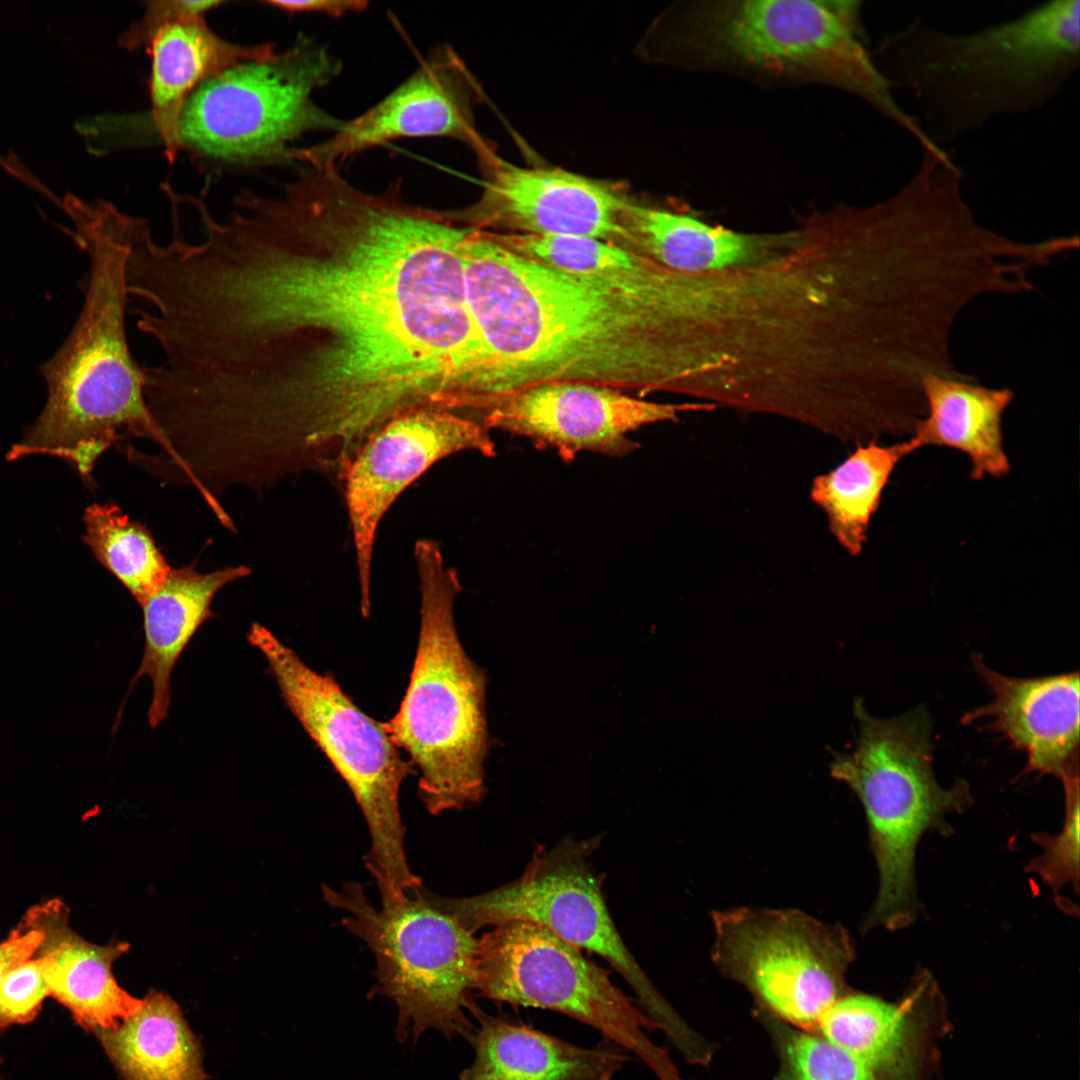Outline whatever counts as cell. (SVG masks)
Instances as JSON below:
<instances>
[{"label":"cell","mask_w":1080,"mask_h":1080,"mask_svg":"<svg viewBox=\"0 0 1080 1080\" xmlns=\"http://www.w3.org/2000/svg\"><path fill=\"white\" fill-rule=\"evenodd\" d=\"M180 262L176 309L207 419L269 481L339 480L360 446L418 408L460 410L491 354L467 305L472 227L303 165L282 193L243 191Z\"/></svg>","instance_id":"cell-1"},{"label":"cell","mask_w":1080,"mask_h":1080,"mask_svg":"<svg viewBox=\"0 0 1080 1080\" xmlns=\"http://www.w3.org/2000/svg\"><path fill=\"white\" fill-rule=\"evenodd\" d=\"M462 263L494 363L486 401L552 381L685 393L684 329L668 307L522 257L480 229Z\"/></svg>","instance_id":"cell-2"},{"label":"cell","mask_w":1080,"mask_h":1080,"mask_svg":"<svg viewBox=\"0 0 1080 1080\" xmlns=\"http://www.w3.org/2000/svg\"><path fill=\"white\" fill-rule=\"evenodd\" d=\"M62 208L73 242L88 258L84 300L76 322L41 372L47 400L41 414L7 454L66 460L85 482L98 459L130 437L165 449L164 437L145 398L148 368L128 341L127 263L133 216L107 200L67 195Z\"/></svg>","instance_id":"cell-3"},{"label":"cell","mask_w":1080,"mask_h":1080,"mask_svg":"<svg viewBox=\"0 0 1080 1080\" xmlns=\"http://www.w3.org/2000/svg\"><path fill=\"white\" fill-rule=\"evenodd\" d=\"M944 147L989 122L1047 106L1080 65V1L1052 0L970 32L914 18L871 51Z\"/></svg>","instance_id":"cell-4"},{"label":"cell","mask_w":1080,"mask_h":1080,"mask_svg":"<svg viewBox=\"0 0 1080 1080\" xmlns=\"http://www.w3.org/2000/svg\"><path fill=\"white\" fill-rule=\"evenodd\" d=\"M662 57L758 84H821L857 97L916 143L926 134L866 46L855 0H704L674 8Z\"/></svg>","instance_id":"cell-5"},{"label":"cell","mask_w":1080,"mask_h":1080,"mask_svg":"<svg viewBox=\"0 0 1080 1080\" xmlns=\"http://www.w3.org/2000/svg\"><path fill=\"white\" fill-rule=\"evenodd\" d=\"M414 556L421 594L418 646L399 709L383 725L418 768L426 810L440 815L471 807L486 793L487 679L457 633V571L446 565L435 540H418Z\"/></svg>","instance_id":"cell-6"},{"label":"cell","mask_w":1080,"mask_h":1080,"mask_svg":"<svg viewBox=\"0 0 1080 1080\" xmlns=\"http://www.w3.org/2000/svg\"><path fill=\"white\" fill-rule=\"evenodd\" d=\"M858 737L851 752H832L830 775L860 800L879 887L863 928L898 930L917 918L915 856L924 833H951L946 817L972 803L968 783L943 787L933 771L932 721L924 706L894 718L853 703Z\"/></svg>","instance_id":"cell-7"},{"label":"cell","mask_w":1080,"mask_h":1080,"mask_svg":"<svg viewBox=\"0 0 1080 1080\" xmlns=\"http://www.w3.org/2000/svg\"><path fill=\"white\" fill-rule=\"evenodd\" d=\"M321 890L329 906L346 912L342 924L374 955L372 993L395 1003L398 1041L416 1042L430 1029L469 1039L472 1018L483 1013L475 1002V933L437 906L423 886L380 906L356 881L337 889L323 884Z\"/></svg>","instance_id":"cell-8"},{"label":"cell","mask_w":1080,"mask_h":1080,"mask_svg":"<svg viewBox=\"0 0 1080 1080\" xmlns=\"http://www.w3.org/2000/svg\"><path fill=\"white\" fill-rule=\"evenodd\" d=\"M247 640L266 659L280 695L353 794L368 827L365 867L381 900L422 886L404 847L399 793L414 773L383 723L365 714L329 674L308 667L271 630L253 623Z\"/></svg>","instance_id":"cell-9"},{"label":"cell","mask_w":1080,"mask_h":1080,"mask_svg":"<svg viewBox=\"0 0 1080 1080\" xmlns=\"http://www.w3.org/2000/svg\"><path fill=\"white\" fill-rule=\"evenodd\" d=\"M342 70L327 46L300 33L271 58L229 68L195 89L179 117L180 149L240 167L293 163L295 141L343 125L313 99Z\"/></svg>","instance_id":"cell-10"},{"label":"cell","mask_w":1080,"mask_h":1080,"mask_svg":"<svg viewBox=\"0 0 1080 1080\" xmlns=\"http://www.w3.org/2000/svg\"><path fill=\"white\" fill-rule=\"evenodd\" d=\"M592 840L566 839L537 848L523 873L500 887L461 898L429 892L431 900L473 933L510 921L538 924L604 959L626 981L640 1010L684 1058L704 1039L654 986L623 941L605 902L590 854Z\"/></svg>","instance_id":"cell-11"},{"label":"cell","mask_w":1080,"mask_h":1080,"mask_svg":"<svg viewBox=\"0 0 1080 1080\" xmlns=\"http://www.w3.org/2000/svg\"><path fill=\"white\" fill-rule=\"evenodd\" d=\"M477 992L571 1017L634 1054L658 1080H683L668 1051L648 1036L655 1026L610 972L538 924L510 921L478 938Z\"/></svg>","instance_id":"cell-12"},{"label":"cell","mask_w":1080,"mask_h":1080,"mask_svg":"<svg viewBox=\"0 0 1080 1080\" xmlns=\"http://www.w3.org/2000/svg\"><path fill=\"white\" fill-rule=\"evenodd\" d=\"M711 916L714 964L751 993L763 1014L815 1032L849 993L845 976L855 947L840 924L795 909L735 907Z\"/></svg>","instance_id":"cell-13"},{"label":"cell","mask_w":1080,"mask_h":1080,"mask_svg":"<svg viewBox=\"0 0 1080 1080\" xmlns=\"http://www.w3.org/2000/svg\"><path fill=\"white\" fill-rule=\"evenodd\" d=\"M462 451L495 456L477 419L418 408L384 424L356 451L341 481L356 554L362 615L370 613L371 568L379 524L397 497L437 461Z\"/></svg>","instance_id":"cell-14"},{"label":"cell","mask_w":1080,"mask_h":1080,"mask_svg":"<svg viewBox=\"0 0 1080 1080\" xmlns=\"http://www.w3.org/2000/svg\"><path fill=\"white\" fill-rule=\"evenodd\" d=\"M709 403H661L591 383L552 381L489 399L477 412L492 429L524 437L536 448L569 462L589 452L625 457L639 447L630 434L647 425L676 421L681 413L712 410Z\"/></svg>","instance_id":"cell-15"},{"label":"cell","mask_w":1080,"mask_h":1080,"mask_svg":"<svg viewBox=\"0 0 1080 1080\" xmlns=\"http://www.w3.org/2000/svg\"><path fill=\"white\" fill-rule=\"evenodd\" d=\"M480 85L448 44H439L399 86L365 112L344 120L327 139L295 147L302 164L339 168L347 159L403 138L443 137L468 146L477 160L495 153L479 133L474 109Z\"/></svg>","instance_id":"cell-16"},{"label":"cell","mask_w":1080,"mask_h":1080,"mask_svg":"<svg viewBox=\"0 0 1080 1080\" xmlns=\"http://www.w3.org/2000/svg\"><path fill=\"white\" fill-rule=\"evenodd\" d=\"M482 193L470 207L446 211L480 230L580 236L624 242L620 224L629 197L615 183L561 168L521 167L494 153L478 161Z\"/></svg>","instance_id":"cell-17"},{"label":"cell","mask_w":1080,"mask_h":1080,"mask_svg":"<svg viewBox=\"0 0 1080 1080\" xmlns=\"http://www.w3.org/2000/svg\"><path fill=\"white\" fill-rule=\"evenodd\" d=\"M971 658L993 698L967 712L962 722L985 721L986 729L1025 754L1024 774L1061 780L1079 772L1078 671L1018 678L996 672L978 654Z\"/></svg>","instance_id":"cell-18"},{"label":"cell","mask_w":1080,"mask_h":1080,"mask_svg":"<svg viewBox=\"0 0 1080 1080\" xmlns=\"http://www.w3.org/2000/svg\"><path fill=\"white\" fill-rule=\"evenodd\" d=\"M69 910L60 899L32 906L21 925L41 935L34 957L41 963L49 994L67 1008L78 1025L90 1032L117 1027L136 1014L143 999L116 981L112 966L129 951L124 941L97 945L69 925Z\"/></svg>","instance_id":"cell-19"},{"label":"cell","mask_w":1080,"mask_h":1080,"mask_svg":"<svg viewBox=\"0 0 1080 1080\" xmlns=\"http://www.w3.org/2000/svg\"><path fill=\"white\" fill-rule=\"evenodd\" d=\"M620 224L622 247L670 270L701 274L749 268L771 262L796 246L801 230L742 232L706 222L671 208L629 199Z\"/></svg>","instance_id":"cell-20"},{"label":"cell","mask_w":1080,"mask_h":1080,"mask_svg":"<svg viewBox=\"0 0 1080 1080\" xmlns=\"http://www.w3.org/2000/svg\"><path fill=\"white\" fill-rule=\"evenodd\" d=\"M150 57L149 119L169 163L180 153L177 126L190 95L202 83L229 68L271 58L274 43L244 45L216 34L204 16L161 28L145 48Z\"/></svg>","instance_id":"cell-21"},{"label":"cell","mask_w":1080,"mask_h":1080,"mask_svg":"<svg viewBox=\"0 0 1080 1080\" xmlns=\"http://www.w3.org/2000/svg\"><path fill=\"white\" fill-rule=\"evenodd\" d=\"M470 1038L472 1064L459 1080H613L630 1053L604 1039L581 1047L482 1013Z\"/></svg>","instance_id":"cell-22"},{"label":"cell","mask_w":1080,"mask_h":1080,"mask_svg":"<svg viewBox=\"0 0 1080 1080\" xmlns=\"http://www.w3.org/2000/svg\"><path fill=\"white\" fill-rule=\"evenodd\" d=\"M245 565L201 573L191 564L171 569L162 586L141 606L144 651L130 684L141 677L152 684L147 717L151 728L168 716L171 704V675L181 654L200 627L215 617L212 601L224 586L249 576Z\"/></svg>","instance_id":"cell-23"},{"label":"cell","mask_w":1080,"mask_h":1080,"mask_svg":"<svg viewBox=\"0 0 1080 1080\" xmlns=\"http://www.w3.org/2000/svg\"><path fill=\"white\" fill-rule=\"evenodd\" d=\"M925 414L908 438L916 450L939 446L969 459L970 477L1001 478L1011 464L1003 446L1002 419L1014 392L971 377L928 376L922 384Z\"/></svg>","instance_id":"cell-24"},{"label":"cell","mask_w":1080,"mask_h":1080,"mask_svg":"<svg viewBox=\"0 0 1080 1080\" xmlns=\"http://www.w3.org/2000/svg\"><path fill=\"white\" fill-rule=\"evenodd\" d=\"M94 1034L123 1080H206L199 1042L162 992L150 991L140 1011Z\"/></svg>","instance_id":"cell-25"},{"label":"cell","mask_w":1080,"mask_h":1080,"mask_svg":"<svg viewBox=\"0 0 1080 1080\" xmlns=\"http://www.w3.org/2000/svg\"><path fill=\"white\" fill-rule=\"evenodd\" d=\"M914 451L909 439L886 446L871 441L814 479L811 498L824 510L833 536L851 556L862 552L871 518L894 469Z\"/></svg>","instance_id":"cell-26"},{"label":"cell","mask_w":1080,"mask_h":1080,"mask_svg":"<svg viewBox=\"0 0 1080 1080\" xmlns=\"http://www.w3.org/2000/svg\"><path fill=\"white\" fill-rule=\"evenodd\" d=\"M909 1026L902 1008L849 992L821 1016L815 1032L857 1059L876 1080H910Z\"/></svg>","instance_id":"cell-27"},{"label":"cell","mask_w":1080,"mask_h":1080,"mask_svg":"<svg viewBox=\"0 0 1080 1080\" xmlns=\"http://www.w3.org/2000/svg\"><path fill=\"white\" fill-rule=\"evenodd\" d=\"M83 522L84 543L142 606L172 569L149 529L113 502L88 506Z\"/></svg>","instance_id":"cell-28"},{"label":"cell","mask_w":1080,"mask_h":1080,"mask_svg":"<svg viewBox=\"0 0 1080 1080\" xmlns=\"http://www.w3.org/2000/svg\"><path fill=\"white\" fill-rule=\"evenodd\" d=\"M762 1016L779 1058L774 1080H876L862 1063L818 1033Z\"/></svg>","instance_id":"cell-29"},{"label":"cell","mask_w":1080,"mask_h":1080,"mask_svg":"<svg viewBox=\"0 0 1080 1080\" xmlns=\"http://www.w3.org/2000/svg\"><path fill=\"white\" fill-rule=\"evenodd\" d=\"M1065 798V816L1062 830L1051 835L1044 832L1032 834L1033 841L1042 852L1033 858L1027 870L1037 874L1054 893L1071 885L1076 894L1079 889V772L1060 780Z\"/></svg>","instance_id":"cell-30"},{"label":"cell","mask_w":1080,"mask_h":1080,"mask_svg":"<svg viewBox=\"0 0 1080 1080\" xmlns=\"http://www.w3.org/2000/svg\"><path fill=\"white\" fill-rule=\"evenodd\" d=\"M49 995L37 958L13 967L0 983V1030L33 1021Z\"/></svg>","instance_id":"cell-31"},{"label":"cell","mask_w":1080,"mask_h":1080,"mask_svg":"<svg viewBox=\"0 0 1080 1080\" xmlns=\"http://www.w3.org/2000/svg\"><path fill=\"white\" fill-rule=\"evenodd\" d=\"M224 3L221 0L148 1L143 16L120 35L118 45L127 51L145 49L161 28L182 19L205 16Z\"/></svg>","instance_id":"cell-32"},{"label":"cell","mask_w":1080,"mask_h":1080,"mask_svg":"<svg viewBox=\"0 0 1080 1080\" xmlns=\"http://www.w3.org/2000/svg\"><path fill=\"white\" fill-rule=\"evenodd\" d=\"M262 3L288 14L314 13L334 19L362 13L369 6V2L364 0H266Z\"/></svg>","instance_id":"cell-33"},{"label":"cell","mask_w":1080,"mask_h":1080,"mask_svg":"<svg viewBox=\"0 0 1080 1080\" xmlns=\"http://www.w3.org/2000/svg\"><path fill=\"white\" fill-rule=\"evenodd\" d=\"M40 941L41 935L38 931L19 924L8 938L0 943V983L13 967L35 955Z\"/></svg>","instance_id":"cell-34"},{"label":"cell","mask_w":1080,"mask_h":1080,"mask_svg":"<svg viewBox=\"0 0 1080 1080\" xmlns=\"http://www.w3.org/2000/svg\"><path fill=\"white\" fill-rule=\"evenodd\" d=\"M161 365H163V364H161ZM156 368H157V367H155L154 369H153V368L151 369V370H152V373H151V371H150V374H151V378L149 377L150 383H148V384H149V387H147V388H148V401H149V405H150V408H151V411H152V414H153V416H154V413H153V410H152V407H151V403H150V397H149V393H150V385H151L152 375H153V372H154V370H155ZM154 418H155V416H154ZM155 420H156V418H155ZM156 422H157V420H156ZM157 423H158V422H157ZM158 425H159V424H158ZM159 427H160V426H159ZM160 429H161V427H160ZM161 430H162V429H161ZM162 432H163V431H162ZM163 433H164V432H163ZM164 435H165V434H164ZM165 437H166V436H165ZM166 438H167V437H166ZM167 440H168V439H167ZM168 442H169V441H168ZM169 443H170V442H169ZM170 445H171V444H170ZM171 447H172V445H171ZM172 448H173V447H172ZM173 451H174V449H173ZM174 453H175V451H174ZM175 455H176V453H175ZM176 457H177V455H176ZM177 459H178V460L180 461V459H179L178 457H177ZM180 463H181V464L183 465V463H182L181 461H180ZM183 467L185 468V466H184V465H183ZM185 470H186V471H187V472H188V473H189V474L191 475V473H190V472H189V471H188V470H187L186 468H185ZM191 477H192V478H193L194 480H196V479H195V478H194V477H193L192 475H191ZM196 481H197V480H196ZM197 482H198V481H197ZM198 483H199V482H198ZM199 484H200V483H199ZM200 485H201V484H200ZM201 486H202V485H201ZM202 487H203V486H202ZM203 488H204V487H203ZM205 489H206V488H205ZM206 490H207V489H206ZM207 491H208V490H207ZM208 492H209V491H208Z\"/></svg>","instance_id":"cell-35"},{"label":"cell","mask_w":1080,"mask_h":1080,"mask_svg":"<svg viewBox=\"0 0 1080 1080\" xmlns=\"http://www.w3.org/2000/svg\"><path fill=\"white\" fill-rule=\"evenodd\" d=\"M0 1063H1V1057H0ZM0 1080H1V1079H0Z\"/></svg>","instance_id":"cell-36"}]
</instances>
